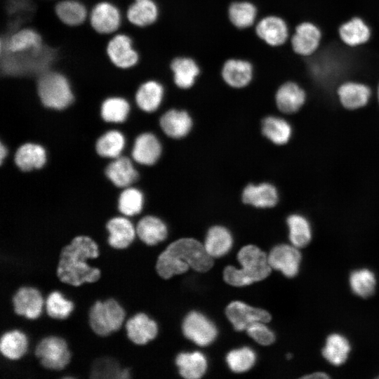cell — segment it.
Listing matches in <instances>:
<instances>
[{"label":"cell","instance_id":"obj_1","mask_svg":"<svg viewBox=\"0 0 379 379\" xmlns=\"http://www.w3.org/2000/svg\"><path fill=\"white\" fill-rule=\"evenodd\" d=\"M98 256V245L91 237H74L60 252L57 267L58 279L74 286L98 281L100 277V270L90 265L87 260Z\"/></svg>","mask_w":379,"mask_h":379},{"label":"cell","instance_id":"obj_2","mask_svg":"<svg viewBox=\"0 0 379 379\" xmlns=\"http://www.w3.org/2000/svg\"><path fill=\"white\" fill-rule=\"evenodd\" d=\"M213 265L204 244L192 238H182L171 243L157 258L154 269L162 279L186 272L189 268L204 272Z\"/></svg>","mask_w":379,"mask_h":379},{"label":"cell","instance_id":"obj_3","mask_svg":"<svg viewBox=\"0 0 379 379\" xmlns=\"http://www.w3.org/2000/svg\"><path fill=\"white\" fill-rule=\"evenodd\" d=\"M55 58L54 48L44 44L37 49L21 53L0 51V76L36 79L51 69Z\"/></svg>","mask_w":379,"mask_h":379},{"label":"cell","instance_id":"obj_4","mask_svg":"<svg viewBox=\"0 0 379 379\" xmlns=\"http://www.w3.org/2000/svg\"><path fill=\"white\" fill-rule=\"evenodd\" d=\"M237 259L241 267L230 265L225 268V281L234 286H244L267 277L272 267L268 255L254 245H247L240 249Z\"/></svg>","mask_w":379,"mask_h":379},{"label":"cell","instance_id":"obj_5","mask_svg":"<svg viewBox=\"0 0 379 379\" xmlns=\"http://www.w3.org/2000/svg\"><path fill=\"white\" fill-rule=\"evenodd\" d=\"M36 91L41 104L54 109L67 108L75 98L69 79L55 69H49L37 77Z\"/></svg>","mask_w":379,"mask_h":379},{"label":"cell","instance_id":"obj_6","mask_svg":"<svg viewBox=\"0 0 379 379\" xmlns=\"http://www.w3.org/2000/svg\"><path fill=\"white\" fill-rule=\"evenodd\" d=\"M126 311L114 298L97 300L88 312V323L99 336H107L120 329L126 319Z\"/></svg>","mask_w":379,"mask_h":379},{"label":"cell","instance_id":"obj_7","mask_svg":"<svg viewBox=\"0 0 379 379\" xmlns=\"http://www.w3.org/2000/svg\"><path fill=\"white\" fill-rule=\"evenodd\" d=\"M34 354L47 370L60 371L71 360L72 354L65 338L55 335L42 338L36 345Z\"/></svg>","mask_w":379,"mask_h":379},{"label":"cell","instance_id":"obj_8","mask_svg":"<svg viewBox=\"0 0 379 379\" xmlns=\"http://www.w3.org/2000/svg\"><path fill=\"white\" fill-rule=\"evenodd\" d=\"M121 11L111 2L102 1L96 4L89 11L88 20L92 28L100 34L113 35L121 25Z\"/></svg>","mask_w":379,"mask_h":379},{"label":"cell","instance_id":"obj_9","mask_svg":"<svg viewBox=\"0 0 379 379\" xmlns=\"http://www.w3.org/2000/svg\"><path fill=\"white\" fill-rule=\"evenodd\" d=\"M106 51L112 63L121 69L135 66L140 59L139 53L134 48L132 39L124 33L117 32L111 36Z\"/></svg>","mask_w":379,"mask_h":379},{"label":"cell","instance_id":"obj_10","mask_svg":"<svg viewBox=\"0 0 379 379\" xmlns=\"http://www.w3.org/2000/svg\"><path fill=\"white\" fill-rule=\"evenodd\" d=\"M185 336L199 346L210 345L217 336L215 324L199 312H191L182 323Z\"/></svg>","mask_w":379,"mask_h":379},{"label":"cell","instance_id":"obj_11","mask_svg":"<svg viewBox=\"0 0 379 379\" xmlns=\"http://www.w3.org/2000/svg\"><path fill=\"white\" fill-rule=\"evenodd\" d=\"M12 303L15 314L35 319L43 313L44 298L37 288L23 286L18 288L13 295Z\"/></svg>","mask_w":379,"mask_h":379},{"label":"cell","instance_id":"obj_12","mask_svg":"<svg viewBox=\"0 0 379 379\" xmlns=\"http://www.w3.org/2000/svg\"><path fill=\"white\" fill-rule=\"evenodd\" d=\"M322 38L319 27L315 24L305 21L299 23L290 36L293 51L300 56L314 54L319 48Z\"/></svg>","mask_w":379,"mask_h":379},{"label":"cell","instance_id":"obj_13","mask_svg":"<svg viewBox=\"0 0 379 379\" xmlns=\"http://www.w3.org/2000/svg\"><path fill=\"white\" fill-rule=\"evenodd\" d=\"M301 260L300 248L291 244L277 245L268 255V261L272 269L280 271L288 278H293L298 274Z\"/></svg>","mask_w":379,"mask_h":379},{"label":"cell","instance_id":"obj_14","mask_svg":"<svg viewBox=\"0 0 379 379\" xmlns=\"http://www.w3.org/2000/svg\"><path fill=\"white\" fill-rule=\"evenodd\" d=\"M128 339L136 345H144L154 340L159 333L158 324L145 312H139L124 321Z\"/></svg>","mask_w":379,"mask_h":379},{"label":"cell","instance_id":"obj_15","mask_svg":"<svg viewBox=\"0 0 379 379\" xmlns=\"http://www.w3.org/2000/svg\"><path fill=\"white\" fill-rule=\"evenodd\" d=\"M225 314L237 331H244L257 321L269 322L272 317L262 309L251 307L240 301L230 302L225 310Z\"/></svg>","mask_w":379,"mask_h":379},{"label":"cell","instance_id":"obj_16","mask_svg":"<svg viewBox=\"0 0 379 379\" xmlns=\"http://www.w3.org/2000/svg\"><path fill=\"white\" fill-rule=\"evenodd\" d=\"M257 36L269 46L278 47L285 44L291 33L286 21L278 15H267L255 27Z\"/></svg>","mask_w":379,"mask_h":379},{"label":"cell","instance_id":"obj_17","mask_svg":"<svg viewBox=\"0 0 379 379\" xmlns=\"http://www.w3.org/2000/svg\"><path fill=\"white\" fill-rule=\"evenodd\" d=\"M43 44L41 34L29 27L20 28L7 36H0V51L21 53L39 48Z\"/></svg>","mask_w":379,"mask_h":379},{"label":"cell","instance_id":"obj_18","mask_svg":"<svg viewBox=\"0 0 379 379\" xmlns=\"http://www.w3.org/2000/svg\"><path fill=\"white\" fill-rule=\"evenodd\" d=\"M336 94L340 104L347 109H357L366 106L371 96L370 86L357 81H347L336 89Z\"/></svg>","mask_w":379,"mask_h":379},{"label":"cell","instance_id":"obj_19","mask_svg":"<svg viewBox=\"0 0 379 379\" xmlns=\"http://www.w3.org/2000/svg\"><path fill=\"white\" fill-rule=\"evenodd\" d=\"M108 232L107 243L115 249L128 248L135 239L134 224L127 218L117 216L110 218L105 224Z\"/></svg>","mask_w":379,"mask_h":379},{"label":"cell","instance_id":"obj_20","mask_svg":"<svg viewBox=\"0 0 379 379\" xmlns=\"http://www.w3.org/2000/svg\"><path fill=\"white\" fill-rule=\"evenodd\" d=\"M307 94L298 83L288 81L283 83L275 93V102L279 111L285 114L297 112L305 104Z\"/></svg>","mask_w":379,"mask_h":379},{"label":"cell","instance_id":"obj_21","mask_svg":"<svg viewBox=\"0 0 379 379\" xmlns=\"http://www.w3.org/2000/svg\"><path fill=\"white\" fill-rule=\"evenodd\" d=\"M244 204L259 208H269L277 205L279 193L277 188L268 182L248 184L241 194Z\"/></svg>","mask_w":379,"mask_h":379},{"label":"cell","instance_id":"obj_22","mask_svg":"<svg viewBox=\"0 0 379 379\" xmlns=\"http://www.w3.org/2000/svg\"><path fill=\"white\" fill-rule=\"evenodd\" d=\"M159 14V7L155 0H134L124 18L134 26L146 27L156 23Z\"/></svg>","mask_w":379,"mask_h":379},{"label":"cell","instance_id":"obj_23","mask_svg":"<svg viewBox=\"0 0 379 379\" xmlns=\"http://www.w3.org/2000/svg\"><path fill=\"white\" fill-rule=\"evenodd\" d=\"M159 124L167 136L174 139H180L190 133L193 121L187 112L171 109L161 117Z\"/></svg>","mask_w":379,"mask_h":379},{"label":"cell","instance_id":"obj_24","mask_svg":"<svg viewBox=\"0 0 379 379\" xmlns=\"http://www.w3.org/2000/svg\"><path fill=\"white\" fill-rule=\"evenodd\" d=\"M136 237L147 246H154L164 241L168 236L165 222L154 215L142 217L135 225Z\"/></svg>","mask_w":379,"mask_h":379},{"label":"cell","instance_id":"obj_25","mask_svg":"<svg viewBox=\"0 0 379 379\" xmlns=\"http://www.w3.org/2000/svg\"><path fill=\"white\" fill-rule=\"evenodd\" d=\"M252 65L239 59L227 60L221 72L224 81L230 87L241 88L248 86L253 78Z\"/></svg>","mask_w":379,"mask_h":379},{"label":"cell","instance_id":"obj_26","mask_svg":"<svg viewBox=\"0 0 379 379\" xmlns=\"http://www.w3.org/2000/svg\"><path fill=\"white\" fill-rule=\"evenodd\" d=\"M164 96V87L158 81L148 79L142 82L137 88L135 100L142 111L153 112L161 105Z\"/></svg>","mask_w":379,"mask_h":379},{"label":"cell","instance_id":"obj_27","mask_svg":"<svg viewBox=\"0 0 379 379\" xmlns=\"http://www.w3.org/2000/svg\"><path fill=\"white\" fill-rule=\"evenodd\" d=\"M161 154V142L154 134L144 133L137 137L132 150L133 158L136 162L142 165H153Z\"/></svg>","mask_w":379,"mask_h":379},{"label":"cell","instance_id":"obj_28","mask_svg":"<svg viewBox=\"0 0 379 379\" xmlns=\"http://www.w3.org/2000/svg\"><path fill=\"white\" fill-rule=\"evenodd\" d=\"M338 34L345 45L357 47L365 44L370 40L371 29L361 18L356 16L340 26Z\"/></svg>","mask_w":379,"mask_h":379},{"label":"cell","instance_id":"obj_29","mask_svg":"<svg viewBox=\"0 0 379 379\" xmlns=\"http://www.w3.org/2000/svg\"><path fill=\"white\" fill-rule=\"evenodd\" d=\"M90 379H131L129 369H124L120 363L110 356H100L91 363Z\"/></svg>","mask_w":379,"mask_h":379},{"label":"cell","instance_id":"obj_30","mask_svg":"<svg viewBox=\"0 0 379 379\" xmlns=\"http://www.w3.org/2000/svg\"><path fill=\"white\" fill-rule=\"evenodd\" d=\"M350 352L349 340L341 333H333L327 336L321 354L330 364L340 366L347 361Z\"/></svg>","mask_w":379,"mask_h":379},{"label":"cell","instance_id":"obj_31","mask_svg":"<svg viewBox=\"0 0 379 379\" xmlns=\"http://www.w3.org/2000/svg\"><path fill=\"white\" fill-rule=\"evenodd\" d=\"M55 12L60 20L70 27L84 23L89 11L87 7L78 0H54Z\"/></svg>","mask_w":379,"mask_h":379},{"label":"cell","instance_id":"obj_32","mask_svg":"<svg viewBox=\"0 0 379 379\" xmlns=\"http://www.w3.org/2000/svg\"><path fill=\"white\" fill-rule=\"evenodd\" d=\"M28 344V338L22 331H7L0 336V354L9 359L18 360L27 353Z\"/></svg>","mask_w":379,"mask_h":379},{"label":"cell","instance_id":"obj_33","mask_svg":"<svg viewBox=\"0 0 379 379\" xmlns=\"http://www.w3.org/2000/svg\"><path fill=\"white\" fill-rule=\"evenodd\" d=\"M233 238L230 232L225 227H211L206 236L204 246L212 258H219L226 255L232 248Z\"/></svg>","mask_w":379,"mask_h":379},{"label":"cell","instance_id":"obj_34","mask_svg":"<svg viewBox=\"0 0 379 379\" xmlns=\"http://www.w3.org/2000/svg\"><path fill=\"white\" fill-rule=\"evenodd\" d=\"M170 67L173 74L174 83L182 89L191 88L200 72L198 65L190 58H175Z\"/></svg>","mask_w":379,"mask_h":379},{"label":"cell","instance_id":"obj_35","mask_svg":"<svg viewBox=\"0 0 379 379\" xmlns=\"http://www.w3.org/2000/svg\"><path fill=\"white\" fill-rule=\"evenodd\" d=\"M105 173L107 177L119 187H126L138 178V173L131 160L125 157L116 158L107 166Z\"/></svg>","mask_w":379,"mask_h":379},{"label":"cell","instance_id":"obj_36","mask_svg":"<svg viewBox=\"0 0 379 379\" xmlns=\"http://www.w3.org/2000/svg\"><path fill=\"white\" fill-rule=\"evenodd\" d=\"M175 364L181 376L187 379L200 378L207 369L206 357L197 351L180 353L175 359Z\"/></svg>","mask_w":379,"mask_h":379},{"label":"cell","instance_id":"obj_37","mask_svg":"<svg viewBox=\"0 0 379 379\" xmlns=\"http://www.w3.org/2000/svg\"><path fill=\"white\" fill-rule=\"evenodd\" d=\"M46 161V151L39 145L25 143L21 145L15 155V162L20 169L29 171L40 168Z\"/></svg>","mask_w":379,"mask_h":379},{"label":"cell","instance_id":"obj_38","mask_svg":"<svg viewBox=\"0 0 379 379\" xmlns=\"http://www.w3.org/2000/svg\"><path fill=\"white\" fill-rule=\"evenodd\" d=\"M263 135L275 145L286 144L291 138L292 128L284 119L269 116L265 117L261 125Z\"/></svg>","mask_w":379,"mask_h":379},{"label":"cell","instance_id":"obj_39","mask_svg":"<svg viewBox=\"0 0 379 379\" xmlns=\"http://www.w3.org/2000/svg\"><path fill=\"white\" fill-rule=\"evenodd\" d=\"M290 242L298 248L308 246L312 238V231L307 219L300 214H292L287 218Z\"/></svg>","mask_w":379,"mask_h":379},{"label":"cell","instance_id":"obj_40","mask_svg":"<svg viewBox=\"0 0 379 379\" xmlns=\"http://www.w3.org/2000/svg\"><path fill=\"white\" fill-rule=\"evenodd\" d=\"M377 279L374 272L368 268L357 269L349 277V285L352 293L361 298L372 296L376 288Z\"/></svg>","mask_w":379,"mask_h":379},{"label":"cell","instance_id":"obj_41","mask_svg":"<svg viewBox=\"0 0 379 379\" xmlns=\"http://www.w3.org/2000/svg\"><path fill=\"white\" fill-rule=\"evenodd\" d=\"M74 308V302L59 291H52L44 298V311L53 319H65Z\"/></svg>","mask_w":379,"mask_h":379},{"label":"cell","instance_id":"obj_42","mask_svg":"<svg viewBox=\"0 0 379 379\" xmlns=\"http://www.w3.org/2000/svg\"><path fill=\"white\" fill-rule=\"evenodd\" d=\"M228 16L232 24L237 28L251 27L257 16V8L248 1H236L228 8Z\"/></svg>","mask_w":379,"mask_h":379},{"label":"cell","instance_id":"obj_43","mask_svg":"<svg viewBox=\"0 0 379 379\" xmlns=\"http://www.w3.org/2000/svg\"><path fill=\"white\" fill-rule=\"evenodd\" d=\"M130 111L128 102L122 97L107 98L101 105V115L108 122L119 123L126 119Z\"/></svg>","mask_w":379,"mask_h":379},{"label":"cell","instance_id":"obj_44","mask_svg":"<svg viewBox=\"0 0 379 379\" xmlns=\"http://www.w3.org/2000/svg\"><path fill=\"white\" fill-rule=\"evenodd\" d=\"M125 145L124 135L117 131H111L102 135L96 142V151L104 157L117 158Z\"/></svg>","mask_w":379,"mask_h":379},{"label":"cell","instance_id":"obj_45","mask_svg":"<svg viewBox=\"0 0 379 379\" xmlns=\"http://www.w3.org/2000/svg\"><path fill=\"white\" fill-rule=\"evenodd\" d=\"M255 352L248 347L233 350L226 357L229 368L235 373H243L249 370L255 364Z\"/></svg>","mask_w":379,"mask_h":379},{"label":"cell","instance_id":"obj_46","mask_svg":"<svg viewBox=\"0 0 379 379\" xmlns=\"http://www.w3.org/2000/svg\"><path fill=\"white\" fill-rule=\"evenodd\" d=\"M144 198L142 193L135 188L124 190L119 199V210L127 217L139 214L143 206Z\"/></svg>","mask_w":379,"mask_h":379},{"label":"cell","instance_id":"obj_47","mask_svg":"<svg viewBox=\"0 0 379 379\" xmlns=\"http://www.w3.org/2000/svg\"><path fill=\"white\" fill-rule=\"evenodd\" d=\"M248 335L262 345H270L275 340L274 333L265 325V322L257 321L247 328Z\"/></svg>","mask_w":379,"mask_h":379},{"label":"cell","instance_id":"obj_48","mask_svg":"<svg viewBox=\"0 0 379 379\" xmlns=\"http://www.w3.org/2000/svg\"><path fill=\"white\" fill-rule=\"evenodd\" d=\"M304 379H328L330 375L324 371H314L302 377Z\"/></svg>","mask_w":379,"mask_h":379},{"label":"cell","instance_id":"obj_49","mask_svg":"<svg viewBox=\"0 0 379 379\" xmlns=\"http://www.w3.org/2000/svg\"><path fill=\"white\" fill-rule=\"evenodd\" d=\"M7 155V149L6 147L4 145L3 142H1V146H0V162H1V164L3 163L4 159L6 158Z\"/></svg>","mask_w":379,"mask_h":379},{"label":"cell","instance_id":"obj_50","mask_svg":"<svg viewBox=\"0 0 379 379\" xmlns=\"http://www.w3.org/2000/svg\"><path fill=\"white\" fill-rule=\"evenodd\" d=\"M377 98H378V103H379V83L377 86Z\"/></svg>","mask_w":379,"mask_h":379},{"label":"cell","instance_id":"obj_51","mask_svg":"<svg viewBox=\"0 0 379 379\" xmlns=\"http://www.w3.org/2000/svg\"><path fill=\"white\" fill-rule=\"evenodd\" d=\"M379 378V377H378Z\"/></svg>","mask_w":379,"mask_h":379}]
</instances>
